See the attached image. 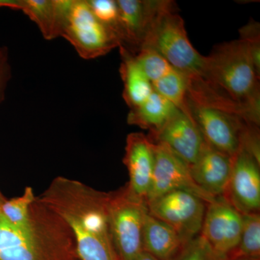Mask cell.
<instances>
[{
	"label": "cell",
	"mask_w": 260,
	"mask_h": 260,
	"mask_svg": "<svg viewBox=\"0 0 260 260\" xmlns=\"http://www.w3.org/2000/svg\"><path fill=\"white\" fill-rule=\"evenodd\" d=\"M37 198L70 228L80 260H119L109 232L108 192L57 177Z\"/></svg>",
	"instance_id": "obj_1"
},
{
	"label": "cell",
	"mask_w": 260,
	"mask_h": 260,
	"mask_svg": "<svg viewBox=\"0 0 260 260\" xmlns=\"http://www.w3.org/2000/svg\"><path fill=\"white\" fill-rule=\"evenodd\" d=\"M187 107L207 144L231 156L238 153L241 133L248 121L235 114L200 105L188 98Z\"/></svg>",
	"instance_id": "obj_9"
},
{
	"label": "cell",
	"mask_w": 260,
	"mask_h": 260,
	"mask_svg": "<svg viewBox=\"0 0 260 260\" xmlns=\"http://www.w3.org/2000/svg\"><path fill=\"white\" fill-rule=\"evenodd\" d=\"M11 75L8 49L5 47H0V104L5 100Z\"/></svg>",
	"instance_id": "obj_24"
},
{
	"label": "cell",
	"mask_w": 260,
	"mask_h": 260,
	"mask_svg": "<svg viewBox=\"0 0 260 260\" xmlns=\"http://www.w3.org/2000/svg\"><path fill=\"white\" fill-rule=\"evenodd\" d=\"M88 4L95 18L117 37L121 46L119 9L114 0H89Z\"/></svg>",
	"instance_id": "obj_22"
},
{
	"label": "cell",
	"mask_w": 260,
	"mask_h": 260,
	"mask_svg": "<svg viewBox=\"0 0 260 260\" xmlns=\"http://www.w3.org/2000/svg\"><path fill=\"white\" fill-rule=\"evenodd\" d=\"M142 49L158 53L182 73L187 82L204 79L206 56L191 45L184 20L176 13L172 2L169 1L155 18Z\"/></svg>",
	"instance_id": "obj_4"
},
{
	"label": "cell",
	"mask_w": 260,
	"mask_h": 260,
	"mask_svg": "<svg viewBox=\"0 0 260 260\" xmlns=\"http://www.w3.org/2000/svg\"><path fill=\"white\" fill-rule=\"evenodd\" d=\"M204 80L250 113L259 124V74L244 39L217 46L206 56Z\"/></svg>",
	"instance_id": "obj_3"
},
{
	"label": "cell",
	"mask_w": 260,
	"mask_h": 260,
	"mask_svg": "<svg viewBox=\"0 0 260 260\" xmlns=\"http://www.w3.org/2000/svg\"><path fill=\"white\" fill-rule=\"evenodd\" d=\"M119 49L122 58L120 74L124 83L123 98L131 109L145 102L154 90L135 55L122 48Z\"/></svg>",
	"instance_id": "obj_18"
},
{
	"label": "cell",
	"mask_w": 260,
	"mask_h": 260,
	"mask_svg": "<svg viewBox=\"0 0 260 260\" xmlns=\"http://www.w3.org/2000/svg\"><path fill=\"white\" fill-rule=\"evenodd\" d=\"M227 260H250V259H245V258H232V259H229Z\"/></svg>",
	"instance_id": "obj_27"
},
{
	"label": "cell",
	"mask_w": 260,
	"mask_h": 260,
	"mask_svg": "<svg viewBox=\"0 0 260 260\" xmlns=\"http://www.w3.org/2000/svg\"><path fill=\"white\" fill-rule=\"evenodd\" d=\"M169 1L117 0L121 28V46L136 55L160 12Z\"/></svg>",
	"instance_id": "obj_13"
},
{
	"label": "cell",
	"mask_w": 260,
	"mask_h": 260,
	"mask_svg": "<svg viewBox=\"0 0 260 260\" xmlns=\"http://www.w3.org/2000/svg\"><path fill=\"white\" fill-rule=\"evenodd\" d=\"M135 260H158L156 258L154 257L151 254L146 252V251H143L141 254H140L139 256Z\"/></svg>",
	"instance_id": "obj_25"
},
{
	"label": "cell",
	"mask_w": 260,
	"mask_h": 260,
	"mask_svg": "<svg viewBox=\"0 0 260 260\" xmlns=\"http://www.w3.org/2000/svg\"><path fill=\"white\" fill-rule=\"evenodd\" d=\"M223 197L241 213H259V164L244 149L233 158L232 175Z\"/></svg>",
	"instance_id": "obj_12"
},
{
	"label": "cell",
	"mask_w": 260,
	"mask_h": 260,
	"mask_svg": "<svg viewBox=\"0 0 260 260\" xmlns=\"http://www.w3.org/2000/svg\"><path fill=\"white\" fill-rule=\"evenodd\" d=\"M0 260L80 259L70 228L37 197L28 226H13L0 213Z\"/></svg>",
	"instance_id": "obj_2"
},
{
	"label": "cell",
	"mask_w": 260,
	"mask_h": 260,
	"mask_svg": "<svg viewBox=\"0 0 260 260\" xmlns=\"http://www.w3.org/2000/svg\"><path fill=\"white\" fill-rule=\"evenodd\" d=\"M176 260H220L200 236L195 237Z\"/></svg>",
	"instance_id": "obj_23"
},
{
	"label": "cell",
	"mask_w": 260,
	"mask_h": 260,
	"mask_svg": "<svg viewBox=\"0 0 260 260\" xmlns=\"http://www.w3.org/2000/svg\"><path fill=\"white\" fill-rule=\"evenodd\" d=\"M5 200L6 199H5L4 197L3 196V194H1V192H0V206H1V205L4 203Z\"/></svg>",
	"instance_id": "obj_26"
},
{
	"label": "cell",
	"mask_w": 260,
	"mask_h": 260,
	"mask_svg": "<svg viewBox=\"0 0 260 260\" xmlns=\"http://www.w3.org/2000/svg\"><path fill=\"white\" fill-rule=\"evenodd\" d=\"M148 136L153 143L167 145L189 167L198 160L205 144L191 116L179 109L160 129Z\"/></svg>",
	"instance_id": "obj_14"
},
{
	"label": "cell",
	"mask_w": 260,
	"mask_h": 260,
	"mask_svg": "<svg viewBox=\"0 0 260 260\" xmlns=\"http://www.w3.org/2000/svg\"><path fill=\"white\" fill-rule=\"evenodd\" d=\"M188 244L172 227L148 212L143 224V251L158 260H176Z\"/></svg>",
	"instance_id": "obj_17"
},
{
	"label": "cell",
	"mask_w": 260,
	"mask_h": 260,
	"mask_svg": "<svg viewBox=\"0 0 260 260\" xmlns=\"http://www.w3.org/2000/svg\"><path fill=\"white\" fill-rule=\"evenodd\" d=\"M36 200L37 197L34 189L27 186L23 194L13 199L5 200L0 206V213L13 226H28L30 221V208Z\"/></svg>",
	"instance_id": "obj_21"
},
{
	"label": "cell",
	"mask_w": 260,
	"mask_h": 260,
	"mask_svg": "<svg viewBox=\"0 0 260 260\" xmlns=\"http://www.w3.org/2000/svg\"><path fill=\"white\" fill-rule=\"evenodd\" d=\"M148 213L167 224L186 243L201 232L207 204L189 191L174 190L147 202Z\"/></svg>",
	"instance_id": "obj_7"
},
{
	"label": "cell",
	"mask_w": 260,
	"mask_h": 260,
	"mask_svg": "<svg viewBox=\"0 0 260 260\" xmlns=\"http://www.w3.org/2000/svg\"><path fill=\"white\" fill-rule=\"evenodd\" d=\"M61 37L85 59L106 55L120 47L117 37L95 18L85 0H73Z\"/></svg>",
	"instance_id": "obj_6"
},
{
	"label": "cell",
	"mask_w": 260,
	"mask_h": 260,
	"mask_svg": "<svg viewBox=\"0 0 260 260\" xmlns=\"http://www.w3.org/2000/svg\"><path fill=\"white\" fill-rule=\"evenodd\" d=\"M233 158L205 143L198 160L189 167L191 177L208 194L224 196L232 175Z\"/></svg>",
	"instance_id": "obj_16"
},
{
	"label": "cell",
	"mask_w": 260,
	"mask_h": 260,
	"mask_svg": "<svg viewBox=\"0 0 260 260\" xmlns=\"http://www.w3.org/2000/svg\"><path fill=\"white\" fill-rule=\"evenodd\" d=\"M135 56L150 80L154 91L191 116L187 107V80L185 76L151 49H142Z\"/></svg>",
	"instance_id": "obj_11"
},
{
	"label": "cell",
	"mask_w": 260,
	"mask_h": 260,
	"mask_svg": "<svg viewBox=\"0 0 260 260\" xmlns=\"http://www.w3.org/2000/svg\"><path fill=\"white\" fill-rule=\"evenodd\" d=\"M242 214V231L237 249L229 259L245 258L259 260L260 216L259 213Z\"/></svg>",
	"instance_id": "obj_20"
},
{
	"label": "cell",
	"mask_w": 260,
	"mask_h": 260,
	"mask_svg": "<svg viewBox=\"0 0 260 260\" xmlns=\"http://www.w3.org/2000/svg\"><path fill=\"white\" fill-rule=\"evenodd\" d=\"M123 162L129 173L126 185L133 194L146 201L155 165L154 144L148 136L140 133L128 135Z\"/></svg>",
	"instance_id": "obj_15"
},
{
	"label": "cell",
	"mask_w": 260,
	"mask_h": 260,
	"mask_svg": "<svg viewBox=\"0 0 260 260\" xmlns=\"http://www.w3.org/2000/svg\"><path fill=\"white\" fill-rule=\"evenodd\" d=\"M154 144L155 165L151 186L146 198L147 202L160 195L174 190L189 191L204 200L207 204L215 198L203 191L191 177L190 169L167 145Z\"/></svg>",
	"instance_id": "obj_10"
},
{
	"label": "cell",
	"mask_w": 260,
	"mask_h": 260,
	"mask_svg": "<svg viewBox=\"0 0 260 260\" xmlns=\"http://www.w3.org/2000/svg\"><path fill=\"white\" fill-rule=\"evenodd\" d=\"M242 231V214L223 196L207 205L200 236L220 260H227L237 249Z\"/></svg>",
	"instance_id": "obj_8"
},
{
	"label": "cell",
	"mask_w": 260,
	"mask_h": 260,
	"mask_svg": "<svg viewBox=\"0 0 260 260\" xmlns=\"http://www.w3.org/2000/svg\"><path fill=\"white\" fill-rule=\"evenodd\" d=\"M148 206L127 185L108 192L109 232L119 260H135L143 251V231Z\"/></svg>",
	"instance_id": "obj_5"
},
{
	"label": "cell",
	"mask_w": 260,
	"mask_h": 260,
	"mask_svg": "<svg viewBox=\"0 0 260 260\" xmlns=\"http://www.w3.org/2000/svg\"><path fill=\"white\" fill-rule=\"evenodd\" d=\"M177 109L172 102L154 91L143 104L130 109L127 122L130 125L148 129L149 133H155L170 119Z\"/></svg>",
	"instance_id": "obj_19"
}]
</instances>
